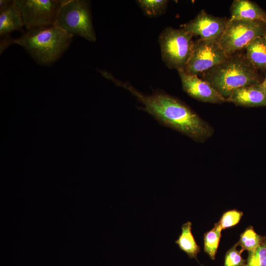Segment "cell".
<instances>
[{
  "mask_svg": "<svg viewBox=\"0 0 266 266\" xmlns=\"http://www.w3.org/2000/svg\"><path fill=\"white\" fill-rule=\"evenodd\" d=\"M102 75L133 94L144 106L141 109L150 114L163 125L187 135L194 140L203 142L211 136L213 128L188 106L177 98L160 91L150 95L138 91L129 82L115 78L104 71Z\"/></svg>",
  "mask_w": 266,
  "mask_h": 266,
  "instance_id": "cell-1",
  "label": "cell"
},
{
  "mask_svg": "<svg viewBox=\"0 0 266 266\" xmlns=\"http://www.w3.org/2000/svg\"><path fill=\"white\" fill-rule=\"evenodd\" d=\"M73 36L56 25L24 32L13 39L12 44L22 47L35 62L49 66L57 61L68 49Z\"/></svg>",
  "mask_w": 266,
  "mask_h": 266,
  "instance_id": "cell-2",
  "label": "cell"
},
{
  "mask_svg": "<svg viewBox=\"0 0 266 266\" xmlns=\"http://www.w3.org/2000/svg\"><path fill=\"white\" fill-rule=\"evenodd\" d=\"M202 76L226 100L238 89L262 83L257 69L242 53L229 56Z\"/></svg>",
  "mask_w": 266,
  "mask_h": 266,
  "instance_id": "cell-3",
  "label": "cell"
},
{
  "mask_svg": "<svg viewBox=\"0 0 266 266\" xmlns=\"http://www.w3.org/2000/svg\"><path fill=\"white\" fill-rule=\"evenodd\" d=\"M55 25L73 36H80L92 42L96 40L88 0H63Z\"/></svg>",
  "mask_w": 266,
  "mask_h": 266,
  "instance_id": "cell-4",
  "label": "cell"
},
{
  "mask_svg": "<svg viewBox=\"0 0 266 266\" xmlns=\"http://www.w3.org/2000/svg\"><path fill=\"white\" fill-rule=\"evenodd\" d=\"M193 36L183 29L171 27L161 32L158 41L162 60L167 67L183 70L193 52Z\"/></svg>",
  "mask_w": 266,
  "mask_h": 266,
  "instance_id": "cell-5",
  "label": "cell"
},
{
  "mask_svg": "<svg viewBox=\"0 0 266 266\" xmlns=\"http://www.w3.org/2000/svg\"><path fill=\"white\" fill-rule=\"evenodd\" d=\"M266 23L260 20H228L218 42L228 56L236 53L255 38L264 36Z\"/></svg>",
  "mask_w": 266,
  "mask_h": 266,
  "instance_id": "cell-6",
  "label": "cell"
},
{
  "mask_svg": "<svg viewBox=\"0 0 266 266\" xmlns=\"http://www.w3.org/2000/svg\"><path fill=\"white\" fill-rule=\"evenodd\" d=\"M26 30L55 25L63 0H15Z\"/></svg>",
  "mask_w": 266,
  "mask_h": 266,
  "instance_id": "cell-7",
  "label": "cell"
},
{
  "mask_svg": "<svg viewBox=\"0 0 266 266\" xmlns=\"http://www.w3.org/2000/svg\"><path fill=\"white\" fill-rule=\"evenodd\" d=\"M228 57L218 41L199 38L194 41L191 56L183 71L198 75L222 63Z\"/></svg>",
  "mask_w": 266,
  "mask_h": 266,
  "instance_id": "cell-8",
  "label": "cell"
},
{
  "mask_svg": "<svg viewBox=\"0 0 266 266\" xmlns=\"http://www.w3.org/2000/svg\"><path fill=\"white\" fill-rule=\"evenodd\" d=\"M227 20L215 17L202 9L197 16L181 26L182 29L200 39L219 41L226 28Z\"/></svg>",
  "mask_w": 266,
  "mask_h": 266,
  "instance_id": "cell-9",
  "label": "cell"
},
{
  "mask_svg": "<svg viewBox=\"0 0 266 266\" xmlns=\"http://www.w3.org/2000/svg\"><path fill=\"white\" fill-rule=\"evenodd\" d=\"M178 72L183 90L192 98L211 103H222L227 101V100L209 83L200 79L198 75L186 74L182 70Z\"/></svg>",
  "mask_w": 266,
  "mask_h": 266,
  "instance_id": "cell-10",
  "label": "cell"
},
{
  "mask_svg": "<svg viewBox=\"0 0 266 266\" xmlns=\"http://www.w3.org/2000/svg\"><path fill=\"white\" fill-rule=\"evenodd\" d=\"M24 27L22 14L15 0L0 9V53L12 44L13 38L10 37L11 33L15 31H22L23 33Z\"/></svg>",
  "mask_w": 266,
  "mask_h": 266,
  "instance_id": "cell-11",
  "label": "cell"
},
{
  "mask_svg": "<svg viewBox=\"0 0 266 266\" xmlns=\"http://www.w3.org/2000/svg\"><path fill=\"white\" fill-rule=\"evenodd\" d=\"M227 101L246 107L266 106V88L261 83L238 89Z\"/></svg>",
  "mask_w": 266,
  "mask_h": 266,
  "instance_id": "cell-12",
  "label": "cell"
},
{
  "mask_svg": "<svg viewBox=\"0 0 266 266\" xmlns=\"http://www.w3.org/2000/svg\"><path fill=\"white\" fill-rule=\"evenodd\" d=\"M230 11V20H260L266 23V12L252 1L235 0Z\"/></svg>",
  "mask_w": 266,
  "mask_h": 266,
  "instance_id": "cell-13",
  "label": "cell"
},
{
  "mask_svg": "<svg viewBox=\"0 0 266 266\" xmlns=\"http://www.w3.org/2000/svg\"><path fill=\"white\" fill-rule=\"evenodd\" d=\"M245 55L257 69H266V39L259 37L250 42L245 47Z\"/></svg>",
  "mask_w": 266,
  "mask_h": 266,
  "instance_id": "cell-14",
  "label": "cell"
},
{
  "mask_svg": "<svg viewBox=\"0 0 266 266\" xmlns=\"http://www.w3.org/2000/svg\"><path fill=\"white\" fill-rule=\"evenodd\" d=\"M192 224L188 221L181 227V233L175 241L180 249L191 258L197 259L200 247L197 244L192 233Z\"/></svg>",
  "mask_w": 266,
  "mask_h": 266,
  "instance_id": "cell-15",
  "label": "cell"
},
{
  "mask_svg": "<svg viewBox=\"0 0 266 266\" xmlns=\"http://www.w3.org/2000/svg\"><path fill=\"white\" fill-rule=\"evenodd\" d=\"M222 230L219 223L204 234V251L212 260H214L217 251Z\"/></svg>",
  "mask_w": 266,
  "mask_h": 266,
  "instance_id": "cell-16",
  "label": "cell"
},
{
  "mask_svg": "<svg viewBox=\"0 0 266 266\" xmlns=\"http://www.w3.org/2000/svg\"><path fill=\"white\" fill-rule=\"evenodd\" d=\"M263 237L258 234L252 227L247 228L240 235L237 243L241 247V250L248 252L254 251L261 243Z\"/></svg>",
  "mask_w": 266,
  "mask_h": 266,
  "instance_id": "cell-17",
  "label": "cell"
},
{
  "mask_svg": "<svg viewBox=\"0 0 266 266\" xmlns=\"http://www.w3.org/2000/svg\"><path fill=\"white\" fill-rule=\"evenodd\" d=\"M137 3L144 14L149 17H155L163 14L167 7L166 0H139Z\"/></svg>",
  "mask_w": 266,
  "mask_h": 266,
  "instance_id": "cell-18",
  "label": "cell"
},
{
  "mask_svg": "<svg viewBox=\"0 0 266 266\" xmlns=\"http://www.w3.org/2000/svg\"><path fill=\"white\" fill-rule=\"evenodd\" d=\"M243 266H266V236L263 237L259 246L248 252V257Z\"/></svg>",
  "mask_w": 266,
  "mask_h": 266,
  "instance_id": "cell-19",
  "label": "cell"
},
{
  "mask_svg": "<svg viewBox=\"0 0 266 266\" xmlns=\"http://www.w3.org/2000/svg\"><path fill=\"white\" fill-rule=\"evenodd\" d=\"M243 212L233 209L225 212L218 222L222 230L233 227L240 221Z\"/></svg>",
  "mask_w": 266,
  "mask_h": 266,
  "instance_id": "cell-20",
  "label": "cell"
},
{
  "mask_svg": "<svg viewBox=\"0 0 266 266\" xmlns=\"http://www.w3.org/2000/svg\"><path fill=\"white\" fill-rule=\"evenodd\" d=\"M237 243L234 245L226 253L224 266H243L246 261L241 257L242 251L237 250Z\"/></svg>",
  "mask_w": 266,
  "mask_h": 266,
  "instance_id": "cell-21",
  "label": "cell"
},
{
  "mask_svg": "<svg viewBox=\"0 0 266 266\" xmlns=\"http://www.w3.org/2000/svg\"><path fill=\"white\" fill-rule=\"evenodd\" d=\"M12 0H0V9H3L7 6Z\"/></svg>",
  "mask_w": 266,
  "mask_h": 266,
  "instance_id": "cell-22",
  "label": "cell"
},
{
  "mask_svg": "<svg viewBox=\"0 0 266 266\" xmlns=\"http://www.w3.org/2000/svg\"><path fill=\"white\" fill-rule=\"evenodd\" d=\"M262 84L266 88V75L264 80L262 82Z\"/></svg>",
  "mask_w": 266,
  "mask_h": 266,
  "instance_id": "cell-23",
  "label": "cell"
},
{
  "mask_svg": "<svg viewBox=\"0 0 266 266\" xmlns=\"http://www.w3.org/2000/svg\"><path fill=\"white\" fill-rule=\"evenodd\" d=\"M266 39V32H265V35H264Z\"/></svg>",
  "mask_w": 266,
  "mask_h": 266,
  "instance_id": "cell-24",
  "label": "cell"
}]
</instances>
